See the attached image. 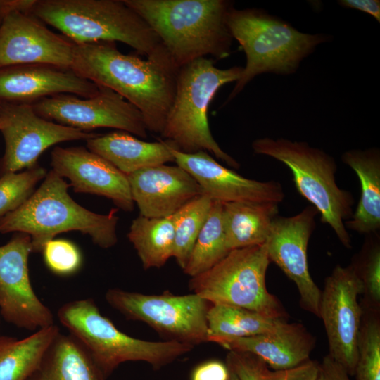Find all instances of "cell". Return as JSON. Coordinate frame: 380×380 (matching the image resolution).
Segmentation results:
<instances>
[{
	"instance_id": "1",
	"label": "cell",
	"mask_w": 380,
	"mask_h": 380,
	"mask_svg": "<svg viewBox=\"0 0 380 380\" xmlns=\"http://www.w3.org/2000/svg\"><path fill=\"white\" fill-rule=\"evenodd\" d=\"M70 69L122 96L141 112L148 131L161 134L179 70L162 44L144 60L120 52L115 42L75 44Z\"/></svg>"
},
{
	"instance_id": "2",
	"label": "cell",
	"mask_w": 380,
	"mask_h": 380,
	"mask_svg": "<svg viewBox=\"0 0 380 380\" xmlns=\"http://www.w3.org/2000/svg\"><path fill=\"white\" fill-rule=\"evenodd\" d=\"M150 26L180 68L210 56L231 53L233 37L227 16L234 7L227 0H124Z\"/></svg>"
},
{
	"instance_id": "3",
	"label": "cell",
	"mask_w": 380,
	"mask_h": 380,
	"mask_svg": "<svg viewBox=\"0 0 380 380\" xmlns=\"http://www.w3.org/2000/svg\"><path fill=\"white\" fill-rule=\"evenodd\" d=\"M70 186L53 170L47 172L39 187L18 209L0 219V232H20L31 238L32 253H39L57 234L79 231L88 234L103 248L118 242L117 209L101 215L77 203L68 194Z\"/></svg>"
},
{
	"instance_id": "4",
	"label": "cell",
	"mask_w": 380,
	"mask_h": 380,
	"mask_svg": "<svg viewBox=\"0 0 380 380\" xmlns=\"http://www.w3.org/2000/svg\"><path fill=\"white\" fill-rule=\"evenodd\" d=\"M233 37L246 55V65L226 103L262 73L290 75L316 47L331 39L326 34L304 33L290 23L259 8L236 9L227 16Z\"/></svg>"
},
{
	"instance_id": "5",
	"label": "cell",
	"mask_w": 380,
	"mask_h": 380,
	"mask_svg": "<svg viewBox=\"0 0 380 380\" xmlns=\"http://www.w3.org/2000/svg\"><path fill=\"white\" fill-rule=\"evenodd\" d=\"M29 11L76 44L120 42L146 57L161 45L124 0H34Z\"/></svg>"
},
{
	"instance_id": "6",
	"label": "cell",
	"mask_w": 380,
	"mask_h": 380,
	"mask_svg": "<svg viewBox=\"0 0 380 380\" xmlns=\"http://www.w3.org/2000/svg\"><path fill=\"white\" fill-rule=\"evenodd\" d=\"M243 67L220 69L213 59L201 58L179 70L175 97L160 134L173 148L186 153L205 151L229 167L239 164L214 139L208 123V107L223 85L236 82Z\"/></svg>"
},
{
	"instance_id": "7",
	"label": "cell",
	"mask_w": 380,
	"mask_h": 380,
	"mask_svg": "<svg viewBox=\"0 0 380 380\" xmlns=\"http://www.w3.org/2000/svg\"><path fill=\"white\" fill-rule=\"evenodd\" d=\"M57 317L86 348L106 378L125 362L141 361L160 369L194 348L174 341H148L130 336L103 315L92 298L63 304Z\"/></svg>"
},
{
	"instance_id": "8",
	"label": "cell",
	"mask_w": 380,
	"mask_h": 380,
	"mask_svg": "<svg viewBox=\"0 0 380 380\" xmlns=\"http://www.w3.org/2000/svg\"><path fill=\"white\" fill-rule=\"evenodd\" d=\"M251 146L255 153L272 157L290 169L299 194L316 208L322 222L329 225L341 243L350 248L351 239L344 220L353 214L354 199L350 191L336 182L334 158L306 142L284 138H259Z\"/></svg>"
},
{
	"instance_id": "9",
	"label": "cell",
	"mask_w": 380,
	"mask_h": 380,
	"mask_svg": "<svg viewBox=\"0 0 380 380\" xmlns=\"http://www.w3.org/2000/svg\"><path fill=\"white\" fill-rule=\"evenodd\" d=\"M270 262L267 241L233 249L213 267L191 277L189 288L211 304L242 308L284 319V308L266 287Z\"/></svg>"
},
{
	"instance_id": "10",
	"label": "cell",
	"mask_w": 380,
	"mask_h": 380,
	"mask_svg": "<svg viewBox=\"0 0 380 380\" xmlns=\"http://www.w3.org/2000/svg\"><path fill=\"white\" fill-rule=\"evenodd\" d=\"M105 298L127 319L146 324L166 341L193 346L208 342L207 315L212 304L196 293L178 296L165 291L147 295L114 288Z\"/></svg>"
},
{
	"instance_id": "11",
	"label": "cell",
	"mask_w": 380,
	"mask_h": 380,
	"mask_svg": "<svg viewBox=\"0 0 380 380\" xmlns=\"http://www.w3.org/2000/svg\"><path fill=\"white\" fill-rule=\"evenodd\" d=\"M364 284L354 265H336L325 280L321 293L319 317L329 343V355L353 376L357 360V342L362 311L357 297Z\"/></svg>"
},
{
	"instance_id": "12",
	"label": "cell",
	"mask_w": 380,
	"mask_h": 380,
	"mask_svg": "<svg viewBox=\"0 0 380 380\" xmlns=\"http://www.w3.org/2000/svg\"><path fill=\"white\" fill-rule=\"evenodd\" d=\"M32 106L42 118L82 131L108 127L143 139L148 136L141 112L106 87H100L95 95L87 98L62 94L44 98Z\"/></svg>"
},
{
	"instance_id": "13",
	"label": "cell",
	"mask_w": 380,
	"mask_h": 380,
	"mask_svg": "<svg viewBox=\"0 0 380 380\" xmlns=\"http://www.w3.org/2000/svg\"><path fill=\"white\" fill-rule=\"evenodd\" d=\"M0 131L5 152L0 159V175L30 168L40 155L56 144L94 138L99 134L82 131L42 118L32 105H0Z\"/></svg>"
},
{
	"instance_id": "14",
	"label": "cell",
	"mask_w": 380,
	"mask_h": 380,
	"mask_svg": "<svg viewBox=\"0 0 380 380\" xmlns=\"http://www.w3.org/2000/svg\"><path fill=\"white\" fill-rule=\"evenodd\" d=\"M31 238L25 233L18 232L0 246V316L18 328L37 331L54 324V317L31 284Z\"/></svg>"
},
{
	"instance_id": "15",
	"label": "cell",
	"mask_w": 380,
	"mask_h": 380,
	"mask_svg": "<svg viewBox=\"0 0 380 380\" xmlns=\"http://www.w3.org/2000/svg\"><path fill=\"white\" fill-rule=\"evenodd\" d=\"M75 46L29 11L15 9L5 15L0 26V68L47 64L70 69Z\"/></svg>"
},
{
	"instance_id": "16",
	"label": "cell",
	"mask_w": 380,
	"mask_h": 380,
	"mask_svg": "<svg viewBox=\"0 0 380 380\" xmlns=\"http://www.w3.org/2000/svg\"><path fill=\"white\" fill-rule=\"evenodd\" d=\"M317 214L316 208L309 205L293 216H276L267 246L270 262L296 284L302 308L319 317L322 291L310 276L307 260L308 245Z\"/></svg>"
},
{
	"instance_id": "17",
	"label": "cell",
	"mask_w": 380,
	"mask_h": 380,
	"mask_svg": "<svg viewBox=\"0 0 380 380\" xmlns=\"http://www.w3.org/2000/svg\"><path fill=\"white\" fill-rule=\"evenodd\" d=\"M167 144L175 163L189 172L199 185L201 194L213 201L279 204L284 198L279 182L244 177L217 163L205 151L186 153Z\"/></svg>"
},
{
	"instance_id": "18",
	"label": "cell",
	"mask_w": 380,
	"mask_h": 380,
	"mask_svg": "<svg viewBox=\"0 0 380 380\" xmlns=\"http://www.w3.org/2000/svg\"><path fill=\"white\" fill-rule=\"evenodd\" d=\"M51 158L52 170L68 178L74 191L102 196L126 212L133 210L127 175L103 157L82 146H56Z\"/></svg>"
},
{
	"instance_id": "19",
	"label": "cell",
	"mask_w": 380,
	"mask_h": 380,
	"mask_svg": "<svg viewBox=\"0 0 380 380\" xmlns=\"http://www.w3.org/2000/svg\"><path fill=\"white\" fill-rule=\"evenodd\" d=\"M100 87L71 69L47 64L0 68V105L33 103L46 97L69 94L87 98Z\"/></svg>"
},
{
	"instance_id": "20",
	"label": "cell",
	"mask_w": 380,
	"mask_h": 380,
	"mask_svg": "<svg viewBox=\"0 0 380 380\" xmlns=\"http://www.w3.org/2000/svg\"><path fill=\"white\" fill-rule=\"evenodd\" d=\"M127 177L133 201L144 217L172 216L202 194L194 178L177 165L151 166Z\"/></svg>"
},
{
	"instance_id": "21",
	"label": "cell",
	"mask_w": 380,
	"mask_h": 380,
	"mask_svg": "<svg viewBox=\"0 0 380 380\" xmlns=\"http://www.w3.org/2000/svg\"><path fill=\"white\" fill-rule=\"evenodd\" d=\"M215 343L232 351L255 355L274 370L296 367L309 360L315 340L301 324L286 323L277 331L239 337H216Z\"/></svg>"
},
{
	"instance_id": "22",
	"label": "cell",
	"mask_w": 380,
	"mask_h": 380,
	"mask_svg": "<svg viewBox=\"0 0 380 380\" xmlns=\"http://www.w3.org/2000/svg\"><path fill=\"white\" fill-rule=\"evenodd\" d=\"M87 148L105 158L124 174L175 162L165 141L148 142L118 131L87 141Z\"/></svg>"
},
{
	"instance_id": "23",
	"label": "cell",
	"mask_w": 380,
	"mask_h": 380,
	"mask_svg": "<svg viewBox=\"0 0 380 380\" xmlns=\"http://www.w3.org/2000/svg\"><path fill=\"white\" fill-rule=\"evenodd\" d=\"M343 163L356 173L361 194L355 213L345 222L346 229L370 234L380 229V153L376 148L351 149L341 156Z\"/></svg>"
},
{
	"instance_id": "24",
	"label": "cell",
	"mask_w": 380,
	"mask_h": 380,
	"mask_svg": "<svg viewBox=\"0 0 380 380\" xmlns=\"http://www.w3.org/2000/svg\"><path fill=\"white\" fill-rule=\"evenodd\" d=\"M83 345L72 334L61 332L27 380H106Z\"/></svg>"
},
{
	"instance_id": "25",
	"label": "cell",
	"mask_w": 380,
	"mask_h": 380,
	"mask_svg": "<svg viewBox=\"0 0 380 380\" xmlns=\"http://www.w3.org/2000/svg\"><path fill=\"white\" fill-rule=\"evenodd\" d=\"M275 203H222V222L229 251L265 243L277 216Z\"/></svg>"
},
{
	"instance_id": "26",
	"label": "cell",
	"mask_w": 380,
	"mask_h": 380,
	"mask_svg": "<svg viewBox=\"0 0 380 380\" xmlns=\"http://www.w3.org/2000/svg\"><path fill=\"white\" fill-rule=\"evenodd\" d=\"M59 333L54 324L21 339L0 336V380H27Z\"/></svg>"
},
{
	"instance_id": "27",
	"label": "cell",
	"mask_w": 380,
	"mask_h": 380,
	"mask_svg": "<svg viewBox=\"0 0 380 380\" xmlns=\"http://www.w3.org/2000/svg\"><path fill=\"white\" fill-rule=\"evenodd\" d=\"M127 238L132 243L144 270L160 268L172 257L174 225L172 216L133 220Z\"/></svg>"
},
{
	"instance_id": "28",
	"label": "cell",
	"mask_w": 380,
	"mask_h": 380,
	"mask_svg": "<svg viewBox=\"0 0 380 380\" xmlns=\"http://www.w3.org/2000/svg\"><path fill=\"white\" fill-rule=\"evenodd\" d=\"M208 342L212 338H239L274 332L287 322L235 306L212 304L208 315Z\"/></svg>"
},
{
	"instance_id": "29",
	"label": "cell",
	"mask_w": 380,
	"mask_h": 380,
	"mask_svg": "<svg viewBox=\"0 0 380 380\" xmlns=\"http://www.w3.org/2000/svg\"><path fill=\"white\" fill-rule=\"evenodd\" d=\"M229 251L223 227L222 203L213 201L183 271L195 277L213 267Z\"/></svg>"
},
{
	"instance_id": "30",
	"label": "cell",
	"mask_w": 380,
	"mask_h": 380,
	"mask_svg": "<svg viewBox=\"0 0 380 380\" xmlns=\"http://www.w3.org/2000/svg\"><path fill=\"white\" fill-rule=\"evenodd\" d=\"M213 202L209 197L201 194L172 215L175 234L172 257L182 270L207 220Z\"/></svg>"
},
{
	"instance_id": "31",
	"label": "cell",
	"mask_w": 380,
	"mask_h": 380,
	"mask_svg": "<svg viewBox=\"0 0 380 380\" xmlns=\"http://www.w3.org/2000/svg\"><path fill=\"white\" fill-rule=\"evenodd\" d=\"M47 172L37 164L22 172H8L0 177V219L20 207L34 192Z\"/></svg>"
},
{
	"instance_id": "32",
	"label": "cell",
	"mask_w": 380,
	"mask_h": 380,
	"mask_svg": "<svg viewBox=\"0 0 380 380\" xmlns=\"http://www.w3.org/2000/svg\"><path fill=\"white\" fill-rule=\"evenodd\" d=\"M353 376L355 380H380V324L372 315L361 323Z\"/></svg>"
},
{
	"instance_id": "33",
	"label": "cell",
	"mask_w": 380,
	"mask_h": 380,
	"mask_svg": "<svg viewBox=\"0 0 380 380\" xmlns=\"http://www.w3.org/2000/svg\"><path fill=\"white\" fill-rule=\"evenodd\" d=\"M41 253L47 268L58 276L72 275L80 270L82 265L80 250L67 239L50 240L45 243Z\"/></svg>"
},
{
	"instance_id": "34",
	"label": "cell",
	"mask_w": 380,
	"mask_h": 380,
	"mask_svg": "<svg viewBox=\"0 0 380 380\" xmlns=\"http://www.w3.org/2000/svg\"><path fill=\"white\" fill-rule=\"evenodd\" d=\"M225 363L239 380H266L268 366L254 354L230 350Z\"/></svg>"
},
{
	"instance_id": "35",
	"label": "cell",
	"mask_w": 380,
	"mask_h": 380,
	"mask_svg": "<svg viewBox=\"0 0 380 380\" xmlns=\"http://www.w3.org/2000/svg\"><path fill=\"white\" fill-rule=\"evenodd\" d=\"M360 273V272H359ZM360 277L364 284V292L375 304L380 300V249L375 246L369 252Z\"/></svg>"
},
{
	"instance_id": "36",
	"label": "cell",
	"mask_w": 380,
	"mask_h": 380,
	"mask_svg": "<svg viewBox=\"0 0 380 380\" xmlns=\"http://www.w3.org/2000/svg\"><path fill=\"white\" fill-rule=\"evenodd\" d=\"M319 363L308 360L303 363L286 369L268 370L266 380H317Z\"/></svg>"
},
{
	"instance_id": "37",
	"label": "cell",
	"mask_w": 380,
	"mask_h": 380,
	"mask_svg": "<svg viewBox=\"0 0 380 380\" xmlns=\"http://www.w3.org/2000/svg\"><path fill=\"white\" fill-rule=\"evenodd\" d=\"M231 371L226 363L209 360L196 365L191 372L190 380H229Z\"/></svg>"
},
{
	"instance_id": "38",
	"label": "cell",
	"mask_w": 380,
	"mask_h": 380,
	"mask_svg": "<svg viewBox=\"0 0 380 380\" xmlns=\"http://www.w3.org/2000/svg\"><path fill=\"white\" fill-rule=\"evenodd\" d=\"M317 380H351L346 370L329 355L319 364Z\"/></svg>"
},
{
	"instance_id": "39",
	"label": "cell",
	"mask_w": 380,
	"mask_h": 380,
	"mask_svg": "<svg viewBox=\"0 0 380 380\" xmlns=\"http://www.w3.org/2000/svg\"><path fill=\"white\" fill-rule=\"evenodd\" d=\"M338 4L343 7L355 9L368 13L380 22L379 0H340Z\"/></svg>"
},
{
	"instance_id": "40",
	"label": "cell",
	"mask_w": 380,
	"mask_h": 380,
	"mask_svg": "<svg viewBox=\"0 0 380 380\" xmlns=\"http://www.w3.org/2000/svg\"><path fill=\"white\" fill-rule=\"evenodd\" d=\"M230 370V369H229ZM231 371V370H230ZM229 380H239L238 377L231 371Z\"/></svg>"
},
{
	"instance_id": "41",
	"label": "cell",
	"mask_w": 380,
	"mask_h": 380,
	"mask_svg": "<svg viewBox=\"0 0 380 380\" xmlns=\"http://www.w3.org/2000/svg\"><path fill=\"white\" fill-rule=\"evenodd\" d=\"M8 13H3V12H0V26H1V24L2 23V20H3V18L5 16V15Z\"/></svg>"
}]
</instances>
